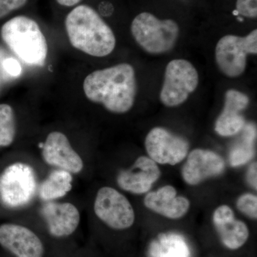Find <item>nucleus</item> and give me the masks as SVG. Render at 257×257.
Here are the masks:
<instances>
[{
    "label": "nucleus",
    "mask_w": 257,
    "mask_h": 257,
    "mask_svg": "<svg viewBox=\"0 0 257 257\" xmlns=\"http://www.w3.org/2000/svg\"><path fill=\"white\" fill-rule=\"evenodd\" d=\"M144 204L150 210L170 219H181L190 208L189 199L177 196L176 189L171 185L164 186L155 192L148 193Z\"/></svg>",
    "instance_id": "16"
},
{
    "label": "nucleus",
    "mask_w": 257,
    "mask_h": 257,
    "mask_svg": "<svg viewBox=\"0 0 257 257\" xmlns=\"http://www.w3.org/2000/svg\"><path fill=\"white\" fill-rule=\"evenodd\" d=\"M256 30L243 37L226 35L216 44V64L225 75L237 77L242 74L246 69L247 55H256Z\"/></svg>",
    "instance_id": "6"
},
{
    "label": "nucleus",
    "mask_w": 257,
    "mask_h": 257,
    "mask_svg": "<svg viewBox=\"0 0 257 257\" xmlns=\"http://www.w3.org/2000/svg\"><path fill=\"white\" fill-rule=\"evenodd\" d=\"M5 59V57L0 52V91H1L3 84L8 80V77H10L5 69L4 64H3Z\"/></svg>",
    "instance_id": "27"
},
{
    "label": "nucleus",
    "mask_w": 257,
    "mask_h": 257,
    "mask_svg": "<svg viewBox=\"0 0 257 257\" xmlns=\"http://www.w3.org/2000/svg\"><path fill=\"white\" fill-rule=\"evenodd\" d=\"M38 189L35 170L23 162L10 165L0 175V202L10 209L28 205Z\"/></svg>",
    "instance_id": "5"
},
{
    "label": "nucleus",
    "mask_w": 257,
    "mask_h": 257,
    "mask_svg": "<svg viewBox=\"0 0 257 257\" xmlns=\"http://www.w3.org/2000/svg\"><path fill=\"white\" fill-rule=\"evenodd\" d=\"M28 2V0H0V19L21 9Z\"/></svg>",
    "instance_id": "24"
},
{
    "label": "nucleus",
    "mask_w": 257,
    "mask_h": 257,
    "mask_svg": "<svg viewBox=\"0 0 257 257\" xmlns=\"http://www.w3.org/2000/svg\"><path fill=\"white\" fill-rule=\"evenodd\" d=\"M152 257H190V249L182 235L170 232L160 234L150 246Z\"/></svg>",
    "instance_id": "19"
},
{
    "label": "nucleus",
    "mask_w": 257,
    "mask_h": 257,
    "mask_svg": "<svg viewBox=\"0 0 257 257\" xmlns=\"http://www.w3.org/2000/svg\"><path fill=\"white\" fill-rule=\"evenodd\" d=\"M64 25L71 45L84 53L102 57L114 50V32L100 15L89 5L74 7L66 17Z\"/></svg>",
    "instance_id": "2"
},
{
    "label": "nucleus",
    "mask_w": 257,
    "mask_h": 257,
    "mask_svg": "<svg viewBox=\"0 0 257 257\" xmlns=\"http://www.w3.org/2000/svg\"><path fill=\"white\" fill-rule=\"evenodd\" d=\"M83 89L89 101L101 104L111 112L124 114L135 104V69L130 64L122 63L94 71L84 79Z\"/></svg>",
    "instance_id": "1"
},
{
    "label": "nucleus",
    "mask_w": 257,
    "mask_h": 257,
    "mask_svg": "<svg viewBox=\"0 0 257 257\" xmlns=\"http://www.w3.org/2000/svg\"><path fill=\"white\" fill-rule=\"evenodd\" d=\"M249 104V98L244 93L229 89L225 94L224 109L215 122V131L221 137L237 135L246 125L241 111Z\"/></svg>",
    "instance_id": "15"
},
{
    "label": "nucleus",
    "mask_w": 257,
    "mask_h": 257,
    "mask_svg": "<svg viewBox=\"0 0 257 257\" xmlns=\"http://www.w3.org/2000/svg\"><path fill=\"white\" fill-rule=\"evenodd\" d=\"M72 180L70 172L60 169L53 171L39 187V196L45 202L64 197L72 189Z\"/></svg>",
    "instance_id": "18"
},
{
    "label": "nucleus",
    "mask_w": 257,
    "mask_h": 257,
    "mask_svg": "<svg viewBox=\"0 0 257 257\" xmlns=\"http://www.w3.org/2000/svg\"><path fill=\"white\" fill-rule=\"evenodd\" d=\"M96 217L106 226L115 230L131 227L135 221L133 205L124 194L113 187H101L94 202Z\"/></svg>",
    "instance_id": "8"
},
{
    "label": "nucleus",
    "mask_w": 257,
    "mask_h": 257,
    "mask_svg": "<svg viewBox=\"0 0 257 257\" xmlns=\"http://www.w3.org/2000/svg\"><path fill=\"white\" fill-rule=\"evenodd\" d=\"M131 32L135 41L145 52L160 55L175 47L179 28L174 20H160L151 13H143L134 19Z\"/></svg>",
    "instance_id": "4"
},
{
    "label": "nucleus",
    "mask_w": 257,
    "mask_h": 257,
    "mask_svg": "<svg viewBox=\"0 0 257 257\" xmlns=\"http://www.w3.org/2000/svg\"><path fill=\"white\" fill-rule=\"evenodd\" d=\"M242 131V140L232 147L229 153L230 165L234 167L245 165L254 155V141L256 138V126L252 124L245 125Z\"/></svg>",
    "instance_id": "20"
},
{
    "label": "nucleus",
    "mask_w": 257,
    "mask_h": 257,
    "mask_svg": "<svg viewBox=\"0 0 257 257\" xmlns=\"http://www.w3.org/2000/svg\"><path fill=\"white\" fill-rule=\"evenodd\" d=\"M236 207L245 215L256 219L257 197L251 193H246L240 196L236 201Z\"/></svg>",
    "instance_id": "22"
},
{
    "label": "nucleus",
    "mask_w": 257,
    "mask_h": 257,
    "mask_svg": "<svg viewBox=\"0 0 257 257\" xmlns=\"http://www.w3.org/2000/svg\"><path fill=\"white\" fill-rule=\"evenodd\" d=\"M1 37L10 50L25 64L42 67L45 64L48 46L40 27L33 19L19 15L1 28Z\"/></svg>",
    "instance_id": "3"
},
{
    "label": "nucleus",
    "mask_w": 257,
    "mask_h": 257,
    "mask_svg": "<svg viewBox=\"0 0 257 257\" xmlns=\"http://www.w3.org/2000/svg\"><path fill=\"white\" fill-rule=\"evenodd\" d=\"M236 11L244 18H256L257 0H236Z\"/></svg>",
    "instance_id": "23"
},
{
    "label": "nucleus",
    "mask_w": 257,
    "mask_h": 257,
    "mask_svg": "<svg viewBox=\"0 0 257 257\" xmlns=\"http://www.w3.org/2000/svg\"><path fill=\"white\" fill-rule=\"evenodd\" d=\"M57 4L66 8H74L79 5L82 0H55Z\"/></svg>",
    "instance_id": "28"
},
{
    "label": "nucleus",
    "mask_w": 257,
    "mask_h": 257,
    "mask_svg": "<svg viewBox=\"0 0 257 257\" xmlns=\"http://www.w3.org/2000/svg\"><path fill=\"white\" fill-rule=\"evenodd\" d=\"M256 168V162H253L248 169L247 173H246V179H247L248 183L255 189L257 188Z\"/></svg>",
    "instance_id": "26"
},
{
    "label": "nucleus",
    "mask_w": 257,
    "mask_h": 257,
    "mask_svg": "<svg viewBox=\"0 0 257 257\" xmlns=\"http://www.w3.org/2000/svg\"><path fill=\"white\" fill-rule=\"evenodd\" d=\"M0 244L15 257H44L45 247L38 235L23 225L0 226Z\"/></svg>",
    "instance_id": "11"
},
{
    "label": "nucleus",
    "mask_w": 257,
    "mask_h": 257,
    "mask_svg": "<svg viewBox=\"0 0 257 257\" xmlns=\"http://www.w3.org/2000/svg\"><path fill=\"white\" fill-rule=\"evenodd\" d=\"M199 74L189 61L174 60L166 67L160 99L165 106L173 107L183 104L197 89Z\"/></svg>",
    "instance_id": "7"
},
{
    "label": "nucleus",
    "mask_w": 257,
    "mask_h": 257,
    "mask_svg": "<svg viewBox=\"0 0 257 257\" xmlns=\"http://www.w3.org/2000/svg\"><path fill=\"white\" fill-rule=\"evenodd\" d=\"M213 222L224 246L237 249L247 241L249 231L246 224L235 219L234 211L228 205L218 207L213 214Z\"/></svg>",
    "instance_id": "17"
},
{
    "label": "nucleus",
    "mask_w": 257,
    "mask_h": 257,
    "mask_svg": "<svg viewBox=\"0 0 257 257\" xmlns=\"http://www.w3.org/2000/svg\"><path fill=\"white\" fill-rule=\"evenodd\" d=\"M42 156L45 163L70 172L79 174L84 169L82 157L74 150L64 134L52 132L42 145Z\"/></svg>",
    "instance_id": "10"
},
{
    "label": "nucleus",
    "mask_w": 257,
    "mask_h": 257,
    "mask_svg": "<svg viewBox=\"0 0 257 257\" xmlns=\"http://www.w3.org/2000/svg\"><path fill=\"white\" fill-rule=\"evenodd\" d=\"M3 64H4L5 71L10 77H17L20 74L21 70L20 64L14 59L5 58Z\"/></svg>",
    "instance_id": "25"
},
{
    "label": "nucleus",
    "mask_w": 257,
    "mask_h": 257,
    "mask_svg": "<svg viewBox=\"0 0 257 257\" xmlns=\"http://www.w3.org/2000/svg\"><path fill=\"white\" fill-rule=\"evenodd\" d=\"M149 157L160 165H177L188 155L189 144L162 127H155L147 134L145 142Z\"/></svg>",
    "instance_id": "9"
},
{
    "label": "nucleus",
    "mask_w": 257,
    "mask_h": 257,
    "mask_svg": "<svg viewBox=\"0 0 257 257\" xmlns=\"http://www.w3.org/2000/svg\"><path fill=\"white\" fill-rule=\"evenodd\" d=\"M224 170L225 162L220 155L210 150L196 149L189 154L182 175L186 183L195 186L220 175Z\"/></svg>",
    "instance_id": "12"
},
{
    "label": "nucleus",
    "mask_w": 257,
    "mask_h": 257,
    "mask_svg": "<svg viewBox=\"0 0 257 257\" xmlns=\"http://www.w3.org/2000/svg\"><path fill=\"white\" fill-rule=\"evenodd\" d=\"M16 135L14 110L9 104H0V147H9Z\"/></svg>",
    "instance_id": "21"
},
{
    "label": "nucleus",
    "mask_w": 257,
    "mask_h": 257,
    "mask_svg": "<svg viewBox=\"0 0 257 257\" xmlns=\"http://www.w3.org/2000/svg\"><path fill=\"white\" fill-rule=\"evenodd\" d=\"M49 232L55 238L70 236L78 228L81 216L79 209L69 202H46L41 209Z\"/></svg>",
    "instance_id": "14"
},
{
    "label": "nucleus",
    "mask_w": 257,
    "mask_h": 257,
    "mask_svg": "<svg viewBox=\"0 0 257 257\" xmlns=\"http://www.w3.org/2000/svg\"><path fill=\"white\" fill-rule=\"evenodd\" d=\"M160 175V169L156 162L149 157L141 156L130 168L118 174L116 182L126 192L143 194L151 189Z\"/></svg>",
    "instance_id": "13"
}]
</instances>
